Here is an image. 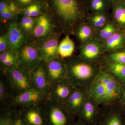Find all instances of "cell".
Here are the masks:
<instances>
[{
  "mask_svg": "<svg viewBox=\"0 0 125 125\" xmlns=\"http://www.w3.org/2000/svg\"><path fill=\"white\" fill-rule=\"evenodd\" d=\"M66 63L67 79L75 89L89 90L102 69L101 62L88 61L79 57Z\"/></svg>",
  "mask_w": 125,
  "mask_h": 125,
  "instance_id": "6da1fadb",
  "label": "cell"
},
{
  "mask_svg": "<svg viewBox=\"0 0 125 125\" xmlns=\"http://www.w3.org/2000/svg\"><path fill=\"white\" fill-rule=\"evenodd\" d=\"M121 84L105 69H102L90 88V96L99 106L119 102Z\"/></svg>",
  "mask_w": 125,
  "mask_h": 125,
  "instance_id": "7a4b0ae2",
  "label": "cell"
},
{
  "mask_svg": "<svg viewBox=\"0 0 125 125\" xmlns=\"http://www.w3.org/2000/svg\"><path fill=\"white\" fill-rule=\"evenodd\" d=\"M46 125H72L75 117L72 115L64 105L47 99L43 104Z\"/></svg>",
  "mask_w": 125,
  "mask_h": 125,
  "instance_id": "3957f363",
  "label": "cell"
},
{
  "mask_svg": "<svg viewBox=\"0 0 125 125\" xmlns=\"http://www.w3.org/2000/svg\"><path fill=\"white\" fill-rule=\"evenodd\" d=\"M95 125H125L124 106L118 102L99 106Z\"/></svg>",
  "mask_w": 125,
  "mask_h": 125,
  "instance_id": "277c9868",
  "label": "cell"
},
{
  "mask_svg": "<svg viewBox=\"0 0 125 125\" xmlns=\"http://www.w3.org/2000/svg\"><path fill=\"white\" fill-rule=\"evenodd\" d=\"M6 81L15 94L32 88L30 73L18 66L5 70Z\"/></svg>",
  "mask_w": 125,
  "mask_h": 125,
  "instance_id": "5b68a950",
  "label": "cell"
},
{
  "mask_svg": "<svg viewBox=\"0 0 125 125\" xmlns=\"http://www.w3.org/2000/svg\"><path fill=\"white\" fill-rule=\"evenodd\" d=\"M42 62L39 48L35 45H25L19 51L18 66L29 73L38 67Z\"/></svg>",
  "mask_w": 125,
  "mask_h": 125,
  "instance_id": "8992f818",
  "label": "cell"
},
{
  "mask_svg": "<svg viewBox=\"0 0 125 125\" xmlns=\"http://www.w3.org/2000/svg\"><path fill=\"white\" fill-rule=\"evenodd\" d=\"M47 97L32 87L12 96L9 104L14 108L29 107L42 105Z\"/></svg>",
  "mask_w": 125,
  "mask_h": 125,
  "instance_id": "52a82bcc",
  "label": "cell"
},
{
  "mask_svg": "<svg viewBox=\"0 0 125 125\" xmlns=\"http://www.w3.org/2000/svg\"><path fill=\"white\" fill-rule=\"evenodd\" d=\"M57 12L64 19L74 21L79 16L83 6L78 0H51Z\"/></svg>",
  "mask_w": 125,
  "mask_h": 125,
  "instance_id": "ba28073f",
  "label": "cell"
},
{
  "mask_svg": "<svg viewBox=\"0 0 125 125\" xmlns=\"http://www.w3.org/2000/svg\"><path fill=\"white\" fill-rule=\"evenodd\" d=\"M75 89L67 78L51 84L47 99L64 105Z\"/></svg>",
  "mask_w": 125,
  "mask_h": 125,
  "instance_id": "9c48e42d",
  "label": "cell"
},
{
  "mask_svg": "<svg viewBox=\"0 0 125 125\" xmlns=\"http://www.w3.org/2000/svg\"><path fill=\"white\" fill-rule=\"evenodd\" d=\"M104 50L103 43L99 39H92L81 45L79 57L91 62H99Z\"/></svg>",
  "mask_w": 125,
  "mask_h": 125,
  "instance_id": "30bf717a",
  "label": "cell"
},
{
  "mask_svg": "<svg viewBox=\"0 0 125 125\" xmlns=\"http://www.w3.org/2000/svg\"><path fill=\"white\" fill-rule=\"evenodd\" d=\"M44 63L46 73L51 84L67 78L66 63L60 57Z\"/></svg>",
  "mask_w": 125,
  "mask_h": 125,
  "instance_id": "8fae6325",
  "label": "cell"
},
{
  "mask_svg": "<svg viewBox=\"0 0 125 125\" xmlns=\"http://www.w3.org/2000/svg\"><path fill=\"white\" fill-rule=\"evenodd\" d=\"M90 96L89 90L75 89L64 106L72 115L76 117L81 107Z\"/></svg>",
  "mask_w": 125,
  "mask_h": 125,
  "instance_id": "7c38bea8",
  "label": "cell"
},
{
  "mask_svg": "<svg viewBox=\"0 0 125 125\" xmlns=\"http://www.w3.org/2000/svg\"><path fill=\"white\" fill-rule=\"evenodd\" d=\"M99 107V105L90 96L78 113V120L86 125H95Z\"/></svg>",
  "mask_w": 125,
  "mask_h": 125,
  "instance_id": "4fadbf2b",
  "label": "cell"
},
{
  "mask_svg": "<svg viewBox=\"0 0 125 125\" xmlns=\"http://www.w3.org/2000/svg\"><path fill=\"white\" fill-rule=\"evenodd\" d=\"M43 104L19 108L27 125H46Z\"/></svg>",
  "mask_w": 125,
  "mask_h": 125,
  "instance_id": "5bb4252c",
  "label": "cell"
},
{
  "mask_svg": "<svg viewBox=\"0 0 125 125\" xmlns=\"http://www.w3.org/2000/svg\"><path fill=\"white\" fill-rule=\"evenodd\" d=\"M30 79L32 87L47 97L51 84L44 65L40 64L31 72Z\"/></svg>",
  "mask_w": 125,
  "mask_h": 125,
  "instance_id": "9a60e30c",
  "label": "cell"
},
{
  "mask_svg": "<svg viewBox=\"0 0 125 125\" xmlns=\"http://www.w3.org/2000/svg\"><path fill=\"white\" fill-rule=\"evenodd\" d=\"M10 49L19 54L24 40L23 31L18 23L13 22L9 25L7 33Z\"/></svg>",
  "mask_w": 125,
  "mask_h": 125,
  "instance_id": "2e32d148",
  "label": "cell"
},
{
  "mask_svg": "<svg viewBox=\"0 0 125 125\" xmlns=\"http://www.w3.org/2000/svg\"><path fill=\"white\" fill-rule=\"evenodd\" d=\"M58 42L57 39L52 37L45 41L39 48L42 62H47L60 58L58 54Z\"/></svg>",
  "mask_w": 125,
  "mask_h": 125,
  "instance_id": "e0dca14e",
  "label": "cell"
},
{
  "mask_svg": "<svg viewBox=\"0 0 125 125\" xmlns=\"http://www.w3.org/2000/svg\"><path fill=\"white\" fill-rule=\"evenodd\" d=\"M102 67L113 76L121 85L125 84V65L112 62L103 58Z\"/></svg>",
  "mask_w": 125,
  "mask_h": 125,
  "instance_id": "ac0fdd59",
  "label": "cell"
},
{
  "mask_svg": "<svg viewBox=\"0 0 125 125\" xmlns=\"http://www.w3.org/2000/svg\"><path fill=\"white\" fill-rule=\"evenodd\" d=\"M52 28L51 22L49 17L43 14L37 18L32 34L35 37H43L49 33Z\"/></svg>",
  "mask_w": 125,
  "mask_h": 125,
  "instance_id": "d6986e66",
  "label": "cell"
},
{
  "mask_svg": "<svg viewBox=\"0 0 125 125\" xmlns=\"http://www.w3.org/2000/svg\"><path fill=\"white\" fill-rule=\"evenodd\" d=\"M103 46L104 50L110 52L122 49L125 46V34L116 31L112 36L104 41Z\"/></svg>",
  "mask_w": 125,
  "mask_h": 125,
  "instance_id": "ffe728a7",
  "label": "cell"
},
{
  "mask_svg": "<svg viewBox=\"0 0 125 125\" xmlns=\"http://www.w3.org/2000/svg\"><path fill=\"white\" fill-rule=\"evenodd\" d=\"M112 14L115 22L125 29V4L119 0L111 5Z\"/></svg>",
  "mask_w": 125,
  "mask_h": 125,
  "instance_id": "44dd1931",
  "label": "cell"
},
{
  "mask_svg": "<svg viewBox=\"0 0 125 125\" xmlns=\"http://www.w3.org/2000/svg\"><path fill=\"white\" fill-rule=\"evenodd\" d=\"M74 42L69 36H66L58 45V54L62 58H66L72 55L74 51Z\"/></svg>",
  "mask_w": 125,
  "mask_h": 125,
  "instance_id": "7402d4cb",
  "label": "cell"
},
{
  "mask_svg": "<svg viewBox=\"0 0 125 125\" xmlns=\"http://www.w3.org/2000/svg\"><path fill=\"white\" fill-rule=\"evenodd\" d=\"M87 6L93 14L106 13L111 5L106 0H88Z\"/></svg>",
  "mask_w": 125,
  "mask_h": 125,
  "instance_id": "603a6c76",
  "label": "cell"
},
{
  "mask_svg": "<svg viewBox=\"0 0 125 125\" xmlns=\"http://www.w3.org/2000/svg\"><path fill=\"white\" fill-rule=\"evenodd\" d=\"M77 34L79 39L85 43L93 39V31L91 26L84 24L81 25L79 28Z\"/></svg>",
  "mask_w": 125,
  "mask_h": 125,
  "instance_id": "cb8c5ba5",
  "label": "cell"
},
{
  "mask_svg": "<svg viewBox=\"0 0 125 125\" xmlns=\"http://www.w3.org/2000/svg\"><path fill=\"white\" fill-rule=\"evenodd\" d=\"M116 31V27L114 23L107 22L103 27L99 29L98 39L104 41L112 36Z\"/></svg>",
  "mask_w": 125,
  "mask_h": 125,
  "instance_id": "d4e9b609",
  "label": "cell"
},
{
  "mask_svg": "<svg viewBox=\"0 0 125 125\" xmlns=\"http://www.w3.org/2000/svg\"><path fill=\"white\" fill-rule=\"evenodd\" d=\"M9 89H10V88L7 81H4L3 79L1 78L0 80V101L1 103H9V104L10 103L13 95L10 93Z\"/></svg>",
  "mask_w": 125,
  "mask_h": 125,
  "instance_id": "484cf974",
  "label": "cell"
},
{
  "mask_svg": "<svg viewBox=\"0 0 125 125\" xmlns=\"http://www.w3.org/2000/svg\"><path fill=\"white\" fill-rule=\"evenodd\" d=\"M107 19L106 13L94 14L90 18V22L94 28L100 29L107 23Z\"/></svg>",
  "mask_w": 125,
  "mask_h": 125,
  "instance_id": "4316f807",
  "label": "cell"
},
{
  "mask_svg": "<svg viewBox=\"0 0 125 125\" xmlns=\"http://www.w3.org/2000/svg\"><path fill=\"white\" fill-rule=\"evenodd\" d=\"M103 58L112 62L125 65V50L111 52Z\"/></svg>",
  "mask_w": 125,
  "mask_h": 125,
  "instance_id": "83f0119b",
  "label": "cell"
},
{
  "mask_svg": "<svg viewBox=\"0 0 125 125\" xmlns=\"http://www.w3.org/2000/svg\"><path fill=\"white\" fill-rule=\"evenodd\" d=\"M42 8V5L36 1L24 9L23 13L25 16L32 18L36 17L40 14Z\"/></svg>",
  "mask_w": 125,
  "mask_h": 125,
  "instance_id": "f1b7e54d",
  "label": "cell"
},
{
  "mask_svg": "<svg viewBox=\"0 0 125 125\" xmlns=\"http://www.w3.org/2000/svg\"><path fill=\"white\" fill-rule=\"evenodd\" d=\"M10 109L11 117V125H27L19 109Z\"/></svg>",
  "mask_w": 125,
  "mask_h": 125,
  "instance_id": "f546056e",
  "label": "cell"
},
{
  "mask_svg": "<svg viewBox=\"0 0 125 125\" xmlns=\"http://www.w3.org/2000/svg\"><path fill=\"white\" fill-rule=\"evenodd\" d=\"M34 24L35 21L32 17L25 16L21 21V27L25 32H28L32 31Z\"/></svg>",
  "mask_w": 125,
  "mask_h": 125,
  "instance_id": "4dcf8cb0",
  "label": "cell"
},
{
  "mask_svg": "<svg viewBox=\"0 0 125 125\" xmlns=\"http://www.w3.org/2000/svg\"><path fill=\"white\" fill-rule=\"evenodd\" d=\"M11 117L10 109L7 108L1 115L0 125H11Z\"/></svg>",
  "mask_w": 125,
  "mask_h": 125,
  "instance_id": "1f68e13d",
  "label": "cell"
},
{
  "mask_svg": "<svg viewBox=\"0 0 125 125\" xmlns=\"http://www.w3.org/2000/svg\"><path fill=\"white\" fill-rule=\"evenodd\" d=\"M10 49V43L7 33L0 37V52L2 53Z\"/></svg>",
  "mask_w": 125,
  "mask_h": 125,
  "instance_id": "d6a6232c",
  "label": "cell"
},
{
  "mask_svg": "<svg viewBox=\"0 0 125 125\" xmlns=\"http://www.w3.org/2000/svg\"><path fill=\"white\" fill-rule=\"evenodd\" d=\"M14 2L18 6L26 8L29 5L36 2L35 0H14Z\"/></svg>",
  "mask_w": 125,
  "mask_h": 125,
  "instance_id": "836d02e7",
  "label": "cell"
},
{
  "mask_svg": "<svg viewBox=\"0 0 125 125\" xmlns=\"http://www.w3.org/2000/svg\"><path fill=\"white\" fill-rule=\"evenodd\" d=\"M0 15L1 18L6 19H8L12 18L14 15V14L9 11L8 8H7L3 11L0 12Z\"/></svg>",
  "mask_w": 125,
  "mask_h": 125,
  "instance_id": "e575fe53",
  "label": "cell"
},
{
  "mask_svg": "<svg viewBox=\"0 0 125 125\" xmlns=\"http://www.w3.org/2000/svg\"><path fill=\"white\" fill-rule=\"evenodd\" d=\"M119 102L124 106L125 105V84L121 86Z\"/></svg>",
  "mask_w": 125,
  "mask_h": 125,
  "instance_id": "d590c367",
  "label": "cell"
},
{
  "mask_svg": "<svg viewBox=\"0 0 125 125\" xmlns=\"http://www.w3.org/2000/svg\"><path fill=\"white\" fill-rule=\"evenodd\" d=\"M18 7L14 2H11L9 4L8 8L9 11L14 14L18 11Z\"/></svg>",
  "mask_w": 125,
  "mask_h": 125,
  "instance_id": "8d00e7d4",
  "label": "cell"
},
{
  "mask_svg": "<svg viewBox=\"0 0 125 125\" xmlns=\"http://www.w3.org/2000/svg\"><path fill=\"white\" fill-rule=\"evenodd\" d=\"M9 3L6 0H2L0 3V12H1L8 7Z\"/></svg>",
  "mask_w": 125,
  "mask_h": 125,
  "instance_id": "74e56055",
  "label": "cell"
},
{
  "mask_svg": "<svg viewBox=\"0 0 125 125\" xmlns=\"http://www.w3.org/2000/svg\"><path fill=\"white\" fill-rule=\"evenodd\" d=\"M72 125H86L83 123L81 121H80L78 120L77 121L75 122L74 123H73Z\"/></svg>",
  "mask_w": 125,
  "mask_h": 125,
  "instance_id": "f35d334b",
  "label": "cell"
},
{
  "mask_svg": "<svg viewBox=\"0 0 125 125\" xmlns=\"http://www.w3.org/2000/svg\"><path fill=\"white\" fill-rule=\"evenodd\" d=\"M106 0L107 1H108L109 3H110L112 5V4H113L114 2L118 1L119 0Z\"/></svg>",
  "mask_w": 125,
  "mask_h": 125,
  "instance_id": "ab89813d",
  "label": "cell"
},
{
  "mask_svg": "<svg viewBox=\"0 0 125 125\" xmlns=\"http://www.w3.org/2000/svg\"><path fill=\"white\" fill-rule=\"evenodd\" d=\"M121 0V1H122V2H124V3H125V0Z\"/></svg>",
  "mask_w": 125,
  "mask_h": 125,
  "instance_id": "60d3db41",
  "label": "cell"
},
{
  "mask_svg": "<svg viewBox=\"0 0 125 125\" xmlns=\"http://www.w3.org/2000/svg\"><path fill=\"white\" fill-rule=\"evenodd\" d=\"M124 109H125V106H124Z\"/></svg>",
  "mask_w": 125,
  "mask_h": 125,
  "instance_id": "b9f144b4",
  "label": "cell"
}]
</instances>
